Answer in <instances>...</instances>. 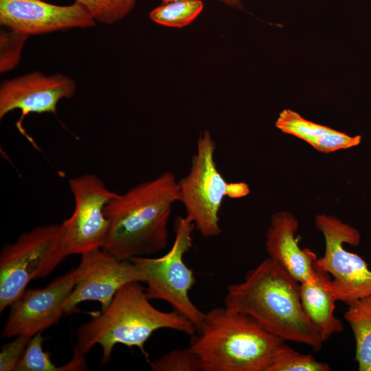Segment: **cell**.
I'll return each instance as SVG.
<instances>
[{"label":"cell","instance_id":"cell-17","mask_svg":"<svg viewBox=\"0 0 371 371\" xmlns=\"http://www.w3.org/2000/svg\"><path fill=\"white\" fill-rule=\"evenodd\" d=\"M44 339L42 332L31 337L14 371H74L86 369L85 355L75 352L68 363L56 366L51 361L49 354L43 350Z\"/></svg>","mask_w":371,"mask_h":371},{"label":"cell","instance_id":"cell-23","mask_svg":"<svg viewBox=\"0 0 371 371\" xmlns=\"http://www.w3.org/2000/svg\"><path fill=\"white\" fill-rule=\"evenodd\" d=\"M29 36L8 30L0 34V72L3 74L14 69L19 63L22 49Z\"/></svg>","mask_w":371,"mask_h":371},{"label":"cell","instance_id":"cell-25","mask_svg":"<svg viewBox=\"0 0 371 371\" xmlns=\"http://www.w3.org/2000/svg\"><path fill=\"white\" fill-rule=\"evenodd\" d=\"M32 337L21 335L3 344L0 351V370L14 371Z\"/></svg>","mask_w":371,"mask_h":371},{"label":"cell","instance_id":"cell-13","mask_svg":"<svg viewBox=\"0 0 371 371\" xmlns=\"http://www.w3.org/2000/svg\"><path fill=\"white\" fill-rule=\"evenodd\" d=\"M0 24L8 30L38 35L74 28H89L96 21L80 3L67 5L43 0H0Z\"/></svg>","mask_w":371,"mask_h":371},{"label":"cell","instance_id":"cell-16","mask_svg":"<svg viewBox=\"0 0 371 371\" xmlns=\"http://www.w3.org/2000/svg\"><path fill=\"white\" fill-rule=\"evenodd\" d=\"M348 306L344 317L355 339L358 370L371 371V295Z\"/></svg>","mask_w":371,"mask_h":371},{"label":"cell","instance_id":"cell-18","mask_svg":"<svg viewBox=\"0 0 371 371\" xmlns=\"http://www.w3.org/2000/svg\"><path fill=\"white\" fill-rule=\"evenodd\" d=\"M203 9L201 0L174 1L162 3L150 12L155 23L170 27H183L194 21Z\"/></svg>","mask_w":371,"mask_h":371},{"label":"cell","instance_id":"cell-4","mask_svg":"<svg viewBox=\"0 0 371 371\" xmlns=\"http://www.w3.org/2000/svg\"><path fill=\"white\" fill-rule=\"evenodd\" d=\"M284 343L250 316L224 306L204 313L189 347L201 371H267Z\"/></svg>","mask_w":371,"mask_h":371},{"label":"cell","instance_id":"cell-12","mask_svg":"<svg viewBox=\"0 0 371 371\" xmlns=\"http://www.w3.org/2000/svg\"><path fill=\"white\" fill-rule=\"evenodd\" d=\"M76 91V84L63 74L47 76L40 71L25 74L3 80L0 86V119L14 110L21 116L18 128L23 132L22 121L30 113H56L62 99L71 98Z\"/></svg>","mask_w":371,"mask_h":371},{"label":"cell","instance_id":"cell-3","mask_svg":"<svg viewBox=\"0 0 371 371\" xmlns=\"http://www.w3.org/2000/svg\"><path fill=\"white\" fill-rule=\"evenodd\" d=\"M141 283L124 284L105 310L78 328L75 352L85 355L99 345L102 350L100 365H104L111 359L115 346L120 344L138 348L149 362L144 346L155 331L170 329L190 336L196 333L195 326L184 315L155 307Z\"/></svg>","mask_w":371,"mask_h":371},{"label":"cell","instance_id":"cell-20","mask_svg":"<svg viewBox=\"0 0 371 371\" xmlns=\"http://www.w3.org/2000/svg\"><path fill=\"white\" fill-rule=\"evenodd\" d=\"M82 5L96 22L114 24L128 15L136 0H74Z\"/></svg>","mask_w":371,"mask_h":371},{"label":"cell","instance_id":"cell-10","mask_svg":"<svg viewBox=\"0 0 371 371\" xmlns=\"http://www.w3.org/2000/svg\"><path fill=\"white\" fill-rule=\"evenodd\" d=\"M76 269L77 282L63 306L66 314L86 301L98 302L104 311L124 284L144 282V276L132 261L120 259L103 248L82 254Z\"/></svg>","mask_w":371,"mask_h":371},{"label":"cell","instance_id":"cell-21","mask_svg":"<svg viewBox=\"0 0 371 371\" xmlns=\"http://www.w3.org/2000/svg\"><path fill=\"white\" fill-rule=\"evenodd\" d=\"M276 126L283 133L294 135L306 142L334 130L308 121L290 109H284L280 113Z\"/></svg>","mask_w":371,"mask_h":371},{"label":"cell","instance_id":"cell-7","mask_svg":"<svg viewBox=\"0 0 371 371\" xmlns=\"http://www.w3.org/2000/svg\"><path fill=\"white\" fill-rule=\"evenodd\" d=\"M195 227L185 216H178L174 223L175 239L170 249L157 258L141 256L131 258L144 277L147 297L168 303L187 317L196 332L204 315L191 300L189 292L196 284L193 271L183 258L192 246Z\"/></svg>","mask_w":371,"mask_h":371},{"label":"cell","instance_id":"cell-19","mask_svg":"<svg viewBox=\"0 0 371 371\" xmlns=\"http://www.w3.org/2000/svg\"><path fill=\"white\" fill-rule=\"evenodd\" d=\"M329 365L316 361L311 355L301 354L284 343L267 371H329Z\"/></svg>","mask_w":371,"mask_h":371},{"label":"cell","instance_id":"cell-1","mask_svg":"<svg viewBox=\"0 0 371 371\" xmlns=\"http://www.w3.org/2000/svg\"><path fill=\"white\" fill-rule=\"evenodd\" d=\"M179 201L178 180L170 171L117 194L104 208L109 229L102 248L122 260L162 251L172 207Z\"/></svg>","mask_w":371,"mask_h":371},{"label":"cell","instance_id":"cell-15","mask_svg":"<svg viewBox=\"0 0 371 371\" xmlns=\"http://www.w3.org/2000/svg\"><path fill=\"white\" fill-rule=\"evenodd\" d=\"M314 276L300 283V302L311 326L324 342L344 330L341 320L334 315L337 296L330 286V275L313 265Z\"/></svg>","mask_w":371,"mask_h":371},{"label":"cell","instance_id":"cell-24","mask_svg":"<svg viewBox=\"0 0 371 371\" xmlns=\"http://www.w3.org/2000/svg\"><path fill=\"white\" fill-rule=\"evenodd\" d=\"M361 136H349L344 133L333 130L332 132L311 139L307 143L316 150L331 153L339 149L349 148L359 144Z\"/></svg>","mask_w":371,"mask_h":371},{"label":"cell","instance_id":"cell-8","mask_svg":"<svg viewBox=\"0 0 371 371\" xmlns=\"http://www.w3.org/2000/svg\"><path fill=\"white\" fill-rule=\"evenodd\" d=\"M317 230L325 239V253L314 265L333 276L330 286L340 300L347 305L371 295V270L359 255L346 250L343 245H359V232L339 219L324 214L315 218Z\"/></svg>","mask_w":371,"mask_h":371},{"label":"cell","instance_id":"cell-11","mask_svg":"<svg viewBox=\"0 0 371 371\" xmlns=\"http://www.w3.org/2000/svg\"><path fill=\"white\" fill-rule=\"evenodd\" d=\"M78 280L74 269L42 289H29L10 306L2 337H32L56 324L64 313L63 306Z\"/></svg>","mask_w":371,"mask_h":371},{"label":"cell","instance_id":"cell-5","mask_svg":"<svg viewBox=\"0 0 371 371\" xmlns=\"http://www.w3.org/2000/svg\"><path fill=\"white\" fill-rule=\"evenodd\" d=\"M215 150L211 133L204 131L197 139L189 172L178 180L185 217L206 238L221 233L219 212L224 199L244 197L250 191L244 182L226 181L216 166Z\"/></svg>","mask_w":371,"mask_h":371},{"label":"cell","instance_id":"cell-6","mask_svg":"<svg viewBox=\"0 0 371 371\" xmlns=\"http://www.w3.org/2000/svg\"><path fill=\"white\" fill-rule=\"evenodd\" d=\"M66 257L60 224L38 226L5 244L0 253V312L32 280L48 276Z\"/></svg>","mask_w":371,"mask_h":371},{"label":"cell","instance_id":"cell-2","mask_svg":"<svg viewBox=\"0 0 371 371\" xmlns=\"http://www.w3.org/2000/svg\"><path fill=\"white\" fill-rule=\"evenodd\" d=\"M224 302L284 341L306 344L316 352L322 347L302 308L300 283L269 257L241 282L228 285Z\"/></svg>","mask_w":371,"mask_h":371},{"label":"cell","instance_id":"cell-22","mask_svg":"<svg viewBox=\"0 0 371 371\" xmlns=\"http://www.w3.org/2000/svg\"><path fill=\"white\" fill-rule=\"evenodd\" d=\"M153 371H199V361L190 347L168 352L148 362Z\"/></svg>","mask_w":371,"mask_h":371},{"label":"cell","instance_id":"cell-26","mask_svg":"<svg viewBox=\"0 0 371 371\" xmlns=\"http://www.w3.org/2000/svg\"><path fill=\"white\" fill-rule=\"evenodd\" d=\"M232 8H241L240 0H217Z\"/></svg>","mask_w":371,"mask_h":371},{"label":"cell","instance_id":"cell-14","mask_svg":"<svg viewBox=\"0 0 371 371\" xmlns=\"http://www.w3.org/2000/svg\"><path fill=\"white\" fill-rule=\"evenodd\" d=\"M298 228L297 219L286 212L271 217L266 234L269 257L281 265L297 282L302 283L314 276L316 254L309 249H302L295 238Z\"/></svg>","mask_w":371,"mask_h":371},{"label":"cell","instance_id":"cell-27","mask_svg":"<svg viewBox=\"0 0 371 371\" xmlns=\"http://www.w3.org/2000/svg\"><path fill=\"white\" fill-rule=\"evenodd\" d=\"M185 1V0H161L162 3H167L170 1Z\"/></svg>","mask_w":371,"mask_h":371},{"label":"cell","instance_id":"cell-9","mask_svg":"<svg viewBox=\"0 0 371 371\" xmlns=\"http://www.w3.org/2000/svg\"><path fill=\"white\" fill-rule=\"evenodd\" d=\"M69 186L74 199V210L60 224L67 256L102 248L109 229L104 208L117 193L109 190L93 174L72 178Z\"/></svg>","mask_w":371,"mask_h":371}]
</instances>
